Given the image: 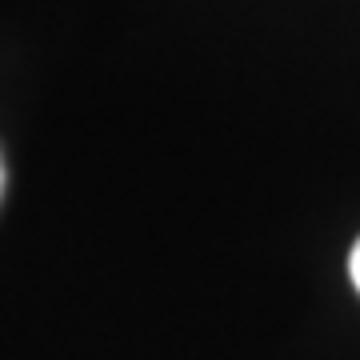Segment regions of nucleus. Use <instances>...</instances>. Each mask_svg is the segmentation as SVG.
I'll use <instances>...</instances> for the list:
<instances>
[{
  "label": "nucleus",
  "instance_id": "obj_2",
  "mask_svg": "<svg viewBox=\"0 0 360 360\" xmlns=\"http://www.w3.org/2000/svg\"><path fill=\"white\" fill-rule=\"evenodd\" d=\"M0 196H4V156H0Z\"/></svg>",
  "mask_w": 360,
  "mask_h": 360
},
{
  "label": "nucleus",
  "instance_id": "obj_1",
  "mask_svg": "<svg viewBox=\"0 0 360 360\" xmlns=\"http://www.w3.org/2000/svg\"><path fill=\"white\" fill-rule=\"evenodd\" d=\"M348 276H352V284H356V292H360V240L348 252Z\"/></svg>",
  "mask_w": 360,
  "mask_h": 360
}]
</instances>
